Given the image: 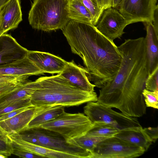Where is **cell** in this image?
Listing matches in <instances>:
<instances>
[{"mask_svg": "<svg viewBox=\"0 0 158 158\" xmlns=\"http://www.w3.org/2000/svg\"><path fill=\"white\" fill-rule=\"evenodd\" d=\"M117 47L122 57L120 68L114 78L99 90L97 101L127 116L140 117L147 107L142 94L148 74L145 39L125 40Z\"/></svg>", "mask_w": 158, "mask_h": 158, "instance_id": "1", "label": "cell"}, {"mask_svg": "<svg viewBox=\"0 0 158 158\" xmlns=\"http://www.w3.org/2000/svg\"><path fill=\"white\" fill-rule=\"evenodd\" d=\"M72 52L82 59L90 81L102 88L112 81L120 66L117 47L93 25L70 20L62 29Z\"/></svg>", "mask_w": 158, "mask_h": 158, "instance_id": "2", "label": "cell"}, {"mask_svg": "<svg viewBox=\"0 0 158 158\" xmlns=\"http://www.w3.org/2000/svg\"><path fill=\"white\" fill-rule=\"evenodd\" d=\"M37 80L39 83L38 87L30 98L33 106L70 107L98 100L95 92L86 91L77 88L59 74L41 77Z\"/></svg>", "mask_w": 158, "mask_h": 158, "instance_id": "3", "label": "cell"}, {"mask_svg": "<svg viewBox=\"0 0 158 158\" xmlns=\"http://www.w3.org/2000/svg\"><path fill=\"white\" fill-rule=\"evenodd\" d=\"M70 0H34L28 15L30 25L48 31L63 29L70 20Z\"/></svg>", "mask_w": 158, "mask_h": 158, "instance_id": "4", "label": "cell"}, {"mask_svg": "<svg viewBox=\"0 0 158 158\" xmlns=\"http://www.w3.org/2000/svg\"><path fill=\"white\" fill-rule=\"evenodd\" d=\"M24 140L50 149L73 155L78 158H92V154L67 141L59 134L40 127L25 129L19 133Z\"/></svg>", "mask_w": 158, "mask_h": 158, "instance_id": "5", "label": "cell"}, {"mask_svg": "<svg viewBox=\"0 0 158 158\" xmlns=\"http://www.w3.org/2000/svg\"><path fill=\"white\" fill-rule=\"evenodd\" d=\"M93 125L84 114H71L64 111L55 118L45 123L40 127L57 132L69 141L85 135Z\"/></svg>", "mask_w": 158, "mask_h": 158, "instance_id": "6", "label": "cell"}, {"mask_svg": "<svg viewBox=\"0 0 158 158\" xmlns=\"http://www.w3.org/2000/svg\"><path fill=\"white\" fill-rule=\"evenodd\" d=\"M84 112L93 123L102 121L110 124L119 130L133 127L141 126L138 119L117 112L97 101L87 102Z\"/></svg>", "mask_w": 158, "mask_h": 158, "instance_id": "7", "label": "cell"}, {"mask_svg": "<svg viewBox=\"0 0 158 158\" xmlns=\"http://www.w3.org/2000/svg\"><path fill=\"white\" fill-rule=\"evenodd\" d=\"M145 152L142 148L115 136L97 144L92 152V158H133Z\"/></svg>", "mask_w": 158, "mask_h": 158, "instance_id": "8", "label": "cell"}, {"mask_svg": "<svg viewBox=\"0 0 158 158\" xmlns=\"http://www.w3.org/2000/svg\"><path fill=\"white\" fill-rule=\"evenodd\" d=\"M157 0H123L118 8L129 24L141 22L152 23Z\"/></svg>", "mask_w": 158, "mask_h": 158, "instance_id": "9", "label": "cell"}, {"mask_svg": "<svg viewBox=\"0 0 158 158\" xmlns=\"http://www.w3.org/2000/svg\"><path fill=\"white\" fill-rule=\"evenodd\" d=\"M129 24L116 9L112 7L104 10L96 25L97 30L112 42L120 39L124 30Z\"/></svg>", "mask_w": 158, "mask_h": 158, "instance_id": "10", "label": "cell"}, {"mask_svg": "<svg viewBox=\"0 0 158 158\" xmlns=\"http://www.w3.org/2000/svg\"><path fill=\"white\" fill-rule=\"evenodd\" d=\"M14 149L31 152L43 157L78 158L72 154L50 149L23 140L18 133L7 134Z\"/></svg>", "mask_w": 158, "mask_h": 158, "instance_id": "11", "label": "cell"}, {"mask_svg": "<svg viewBox=\"0 0 158 158\" xmlns=\"http://www.w3.org/2000/svg\"><path fill=\"white\" fill-rule=\"evenodd\" d=\"M51 106H32L11 118L0 121V127L7 134L19 133L26 128L35 116Z\"/></svg>", "mask_w": 158, "mask_h": 158, "instance_id": "12", "label": "cell"}, {"mask_svg": "<svg viewBox=\"0 0 158 158\" xmlns=\"http://www.w3.org/2000/svg\"><path fill=\"white\" fill-rule=\"evenodd\" d=\"M29 51L10 35L2 34L0 36V66L24 58L27 56Z\"/></svg>", "mask_w": 158, "mask_h": 158, "instance_id": "13", "label": "cell"}, {"mask_svg": "<svg viewBox=\"0 0 158 158\" xmlns=\"http://www.w3.org/2000/svg\"><path fill=\"white\" fill-rule=\"evenodd\" d=\"M27 56L44 73L60 74L67 63L61 58L46 52L29 50Z\"/></svg>", "mask_w": 158, "mask_h": 158, "instance_id": "14", "label": "cell"}, {"mask_svg": "<svg viewBox=\"0 0 158 158\" xmlns=\"http://www.w3.org/2000/svg\"><path fill=\"white\" fill-rule=\"evenodd\" d=\"M60 76L73 85L82 90L94 91L96 86L90 82L87 70L76 64L73 60L67 62Z\"/></svg>", "mask_w": 158, "mask_h": 158, "instance_id": "15", "label": "cell"}, {"mask_svg": "<svg viewBox=\"0 0 158 158\" xmlns=\"http://www.w3.org/2000/svg\"><path fill=\"white\" fill-rule=\"evenodd\" d=\"M1 32L16 28L22 20L20 0H9L0 8Z\"/></svg>", "mask_w": 158, "mask_h": 158, "instance_id": "16", "label": "cell"}, {"mask_svg": "<svg viewBox=\"0 0 158 158\" xmlns=\"http://www.w3.org/2000/svg\"><path fill=\"white\" fill-rule=\"evenodd\" d=\"M44 73L27 56L14 62L0 66V75L30 76Z\"/></svg>", "mask_w": 158, "mask_h": 158, "instance_id": "17", "label": "cell"}, {"mask_svg": "<svg viewBox=\"0 0 158 158\" xmlns=\"http://www.w3.org/2000/svg\"><path fill=\"white\" fill-rule=\"evenodd\" d=\"M143 23L147 33L145 39L148 74L158 66V32L156 31L152 23Z\"/></svg>", "mask_w": 158, "mask_h": 158, "instance_id": "18", "label": "cell"}, {"mask_svg": "<svg viewBox=\"0 0 158 158\" xmlns=\"http://www.w3.org/2000/svg\"><path fill=\"white\" fill-rule=\"evenodd\" d=\"M114 136L142 148L145 152L152 142L141 126L129 127L119 130Z\"/></svg>", "mask_w": 158, "mask_h": 158, "instance_id": "19", "label": "cell"}, {"mask_svg": "<svg viewBox=\"0 0 158 158\" xmlns=\"http://www.w3.org/2000/svg\"><path fill=\"white\" fill-rule=\"evenodd\" d=\"M39 83L37 80L28 81L9 93L0 99V108L19 100L31 98L33 93L37 89Z\"/></svg>", "mask_w": 158, "mask_h": 158, "instance_id": "20", "label": "cell"}, {"mask_svg": "<svg viewBox=\"0 0 158 158\" xmlns=\"http://www.w3.org/2000/svg\"><path fill=\"white\" fill-rule=\"evenodd\" d=\"M69 16L70 20L94 25L93 17L81 0H70Z\"/></svg>", "mask_w": 158, "mask_h": 158, "instance_id": "21", "label": "cell"}, {"mask_svg": "<svg viewBox=\"0 0 158 158\" xmlns=\"http://www.w3.org/2000/svg\"><path fill=\"white\" fill-rule=\"evenodd\" d=\"M64 107L61 106L51 107L35 116L25 129L39 127L45 123L55 118L64 111Z\"/></svg>", "mask_w": 158, "mask_h": 158, "instance_id": "22", "label": "cell"}, {"mask_svg": "<svg viewBox=\"0 0 158 158\" xmlns=\"http://www.w3.org/2000/svg\"><path fill=\"white\" fill-rule=\"evenodd\" d=\"M93 123L92 127L85 135L110 137L114 136L119 131L110 124L104 122L96 121Z\"/></svg>", "mask_w": 158, "mask_h": 158, "instance_id": "23", "label": "cell"}, {"mask_svg": "<svg viewBox=\"0 0 158 158\" xmlns=\"http://www.w3.org/2000/svg\"><path fill=\"white\" fill-rule=\"evenodd\" d=\"M108 138L109 137L87 136L85 135L78 138L70 140L68 141L80 146L92 153L93 150L97 144Z\"/></svg>", "mask_w": 158, "mask_h": 158, "instance_id": "24", "label": "cell"}, {"mask_svg": "<svg viewBox=\"0 0 158 158\" xmlns=\"http://www.w3.org/2000/svg\"><path fill=\"white\" fill-rule=\"evenodd\" d=\"M82 2L92 15L93 25L95 26L99 21L103 11L99 8L95 0H81Z\"/></svg>", "mask_w": 158, "mask_h": 158, "instance_id": "25", "label": "cell"}, {"mask_svg": "<svg viewBox=\"0 0 158 158\" xmlns=\"http://www.w3.org/2000/svg\"><path fill=\"white\" fill-rule=\"evenodd\" d=\"M33 106L30 98L17 100L4 107L0 108V117L3 115L17 109L26 107Z\"/></svg>", "mask_w": 158, "mask_h": 158, "instance_id": "26", "label": "cell"}, {"mask_svg": "<svg viewBox=\"0 0 158 158\" xmlns=\"http://www.w3.org/2000/svg\"><path fill=\"white\" fill-rule=\"evenodd\" d=\"M13 148L7 135H0V158H7L12 154Z\"/></svg>", "mask_w": 158, "mask_h": 158, "instance_id": "27", "label": "cell"}, {"mask_svg": "<svg viewBox=\"0 0 158 158\" xmlns=\"http://www.w3.org/2000/svg\"><path fill=\"white\" fill-rule=\"evenodd\" d=\"M145 86V88L148 90L158 92V66L148 75Z\"/></svg>", "mask_w": 158, "mask_h": 158, "instance_id": "28", "label": "cell"}, {"mask_svg": "<svg viewBox=\"0 0 158 158\" xmlns=\"http://www.w3.org/2000/svg\"><path fill=\"white\" fill-rule=\"evenodd\" d=\"M142 94L146 107L158 109V92L150 91L144 88Z\"/></svg>", "mask_w": 158, "mask_h": 158, "instance_id": "29", "label": "cell"}, {"mask_svg": "<svg viewBox=\"0 0 158 158\" xmlns=\"http://www.w3.org/2000/svg\"><path fill=\"white\" fill-rule=\"evenodd\" d=\"M28 76H16L0 75V86L7 84H23L28 81Z\"/></svg>", "mask_w": 158, "mask_h": 158, "instance_id": "30", "label": "cell"}, {"mask_svg": "<svg viewBox=\"0 0 158 158\" xmlns=\"http://www.w3.org/2000/svg\"><path fill=\"white\" fill-rule=\"evenodd\" d=\"M22 84L11 83L0 86V99Z\"/></svg>", "mask_w": 158, "mask_h": 158, "instance_id": "31", "label": "cell"}, {"mask_svg": "<svg viewBox=\"0 0 158 158\" xmlns=\"http://www.w3.org/2000/svg\"><path fill=\"white\" fill-rule=\"evenodd\" d=\"M143 129L152 142L155 143L158 138V127H146Z\"/></svg>", "mask_w": 158, "mask_h": 158, "instance_id": "32", "label": "cell"}, {"mask_svg": "<svg viewBox=\"0 0 158 158\" xmlns=\"http://www.w3.org/2000/svg\"><path fill=\"white\" fill-rule=\"evenodd\" d=\"M12 154L16 155L20 157L25 158H39L43 157L37 154L23 151L13 149Z\"/></svg>", "mask_w": 158, "mask_h": 158, "instance_id": "33", "label": "cell"}, {"mask_svg": "<svg viewBox=\"0 0 158 158\" xmlns=\"http://www.w3.org/2000/svg\"><path fill=\"white\" fill-rule=\"evenodd\" d=\"M31 106L21 108L13 110L10 112L5 114L0 117V121L7 119L11 118L21 112L27 109Z\"/></svg>", "mask_w": 158, "mask_h": 158, "instance_id": "34", "label": "cell"}, {"mask_svg": "<svg viewBox=\"0 0 158 158\" xmlns=\"http://www.w3.org/2000/svg\"><path fill=\"white\" fill-rule=\"evenodd\" d=\"M99 8L103 11L108 8L112 7L113 0H95Z\"/></svg>", "mask_w": 158, "mask_h": 158, "instance_id": "35", "label": "cell"}, {"mask_svg": "<svg viewBox=\"0 0 158 158\" xmlns=\"http://www.w3.org/2000/svg\"><path fill=\"white\" fill-rule=\"evenodd\" d=\"M156 31L158 32V7L156 8L154 15V19L152 22Z\"/></svg>", "mask_w": 158, "mask_h": 158, "instance_id": "36", "label": "cell"}, {"mask_svg": "<svg viewBox=\"0 0 158 158\" xmlns=\"http://www.w3.org/2000/svg\"><path fill=\"white\" fill-rule=\"evenodd\" d=\"M123 0H113L112 7L118 9Z\"/></svg>", "mask_w": 158, "mask_h": 158, "instance_id": "37", "label": "cell"}, {"mask_svg": "<svg viewBox=\"0 0 158 158\" xmlns=\"http://www.w3.org/2000/svg\"><path fill=\"white\" fill-rule=\"evenodd\" d=\"M9 0H0V8Z\"/></svg>", "mask_w": 158, "mask_h": 158, "instance_id": "38", "label": "cell"}, {"mask_svg": "<svg viewBox=\"0 0 158 158\" xmlns=\"http://www.w3.org/2000/svg\"><path fill=\"white\" fill-rule=\"evenodd\" d=\"M7 134L0 127V135Z\"/></svg>", "mask_w": 158, "mask_h": 158, "instance_id": "39", "label": "cell"}, {"mask_svg": "<svg viewBox=\"0 0 158 158\" xmlns=\"http://www.w3.org/2000/svg\"><path fill=\"white\" fill-rule=\"evenodd\" d=\"M2 33H1V25H0V36L2 35Z\"/></svg>", "mask_w": 158, "mask_h": 158, "instance_id": "40", "label": "cell"}]
</instances>
